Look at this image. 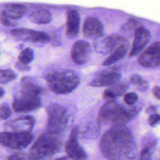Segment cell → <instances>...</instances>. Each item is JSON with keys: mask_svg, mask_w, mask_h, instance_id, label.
I'll return each instance as SVG.
<instances>
[{"mask_svg": "<svg viewBox=\"0 0 160 160\" xmlns=\"http://www.w3.org/2000/svg\"><path fill=\"white\" fill-rule=\"evenodd\" d=\"M134 146L132 134L124 125L111 126L102 136L99 142L102 154L109 160H121Z\"/></svg>", "mask_w": 160, "mask_h": 160, "instance_id": "1", "label": "cell"}, {"mask_svg": "<svg viewBox=\"0 0 160 160\" xmlns=\"http://www.w3.org/2000/svg\"><path fill=\"white\" fill-rule=\"evenodd\" d=\"M139 111L137 107L126 108L114 100L108 101L99 110L98 121L111 126L125 125Z\"/></svg>", "mask_w": 160, "mask_h": 160, "instance_id": "2", "label": "cell"}, {"mask_svg": "<svg viewBox=\"0 0 160 160\" xmlns=\"http://www.w3.org/2000/svg\"><path fill=\"white\" fill-rule=\"evenodd\" d=\"M49 89L56 94H66L79 84V77L74 71L65 69L52 72L46 78Z\"/></svg>", "mask_w": 160, "mask_h": 160, "instance_id": "3", "label": "cell"}, {"mask_svg": "<svg viewBox=\"0 0 160 160\" xmlns=\"http://www.w3.org/2000/svg\"><path fill=\"white\" fill-rule=\"evenodd\" d=\"M61 146L60 134L46 132L41 134L30 149V158L38 160L56 153Z\"/></svg>", "mask_w": 160, "mask_h": 160, "instance_id": "4", "label": "cell"}, {"mask_svg": "<svg viewBox=\"0 0 160 160\" xmlns=\"http://www.w3.org/2000/svg\"><path fill=\"white\" fill-rule=\"evenodd\" d=\"M47 131L60 134L66 129L68 123L66 109L62 105L52 104L47 108Z\"/></svg>", "mask_w": 160, "mask_h": 160, "instance_id": "5", "label": "cell"}, {"mask_svg": "<svg viewBox=\"0 0 160 160\" xmlns=\"http://www.w3.org/2000/svg\"><path fill=\"white\" fill-rule=\"evenodd\" d=\"M33 138L30 132L5 131L0 133V144L12 149H21L27 147Z\"/></svg>", "mask_w": 160, "mask_h": 160, "instance_id": "6", "label": "cell"}, {"mask_svg": "<svg viewBox=\"0 0 160 160\" xmlns=\"http://www.w3.org/2000/svg\"><path fill=\"white\" fill-rule=\"evenodd\" d=\"M40 96L21 92L16 95L12 102L14 111L18 113H26L40 107Z\"/></svg>", "mask_w": 160, "mask_h": 160, "instance_id": "7", "label": "cell"}, {"mask_svg": "<svg viewBox=\"0 0 160 160\" xmlns=\"http://www.w3.org/2000/svg\"><path fill=\"white\" fill-rule=\"evenodd\" d=\"M118 71L119 69L116 66L99 71L94 75L89 82V85L93 87L111 86L116 83L121 78V74Z\"/></svg>", "mask_w": 160, "mask_h": 160, "instance_id": "8", "label": "cell"}, {"mask_svg": "<svg viewBox=\"0 0 160 160\" xmlns=\"http://www.w3.org/2000/svg\"><path fill=\"white\" fill-rule=\"evenodd\" d=\"M138 63L144 68H155L160 65V42L151 44L139 56Z\"/></svg>", "mask_w": 160, "mask_h": 160, "instance_id": "9", "label": "cell"}, {"mask_svg": "<svg viewBox=\"0 0 160 160\" xmlns=\"http://www.w3.org/2000/svg\"><path fill=\"white\" fill-rule=\"evenodd\" d=\"M126 41H127L124 38L113 34L96 41L94 43V48L96 52L106 55L112 52L119 45Z\"/></svg>", "mask_w": 160, "mask_h": 160, "instance_id": "10", "label": "cell"}, {"mask_svg": "<svg viewBox=\"0 0 160 160\" xmlns=\"http://www.w3.org/2000/svg\"><path fill=\"white\" fill-rule=\"evenodd\" d=\"M78 128L74 126L70 132L69 139L65 146V151L67 154L73 160H84L86 154L78 141Z\"/></svg>", "mask_w": 160, "mask_h": 160, "instance_id": "11", "label": "cell"}, {"mask_svg": "<svg viewBox=\"0 0 160 160\" xmlns=\"http://www.w3.org/2000/svg\"><path fill=\"white\" fill-rule=\"evenodd\" d=\"M11 34L18 39L33 42H47L50 41L49 36L42 31H37L26 28L14 29Z\"/></svg>", "mask_w": 160, "mask_h": 160, "instance_id": "12", "label": "cell"}, {"mask_svg": "<svg viewBox=\"0 0 160 160\" xmlns=\"http://www.w3.org/2000/svg\"><path fill=\"white\" fill-rule=\"evenodd\" d=\"M92 52L90 44L82 40L76 41L72 45L71 57L76 64H82L89 59Z\"/></svg>", "mask_w": 160, "mask_h": 160, "instance_id": "13", "label": "cell"}, {"mask_svg": "<svg viewBox=\"0 0 160 160\" xmlns=\"http://www.w3.org/2000/svg\"><path fill=\"white\" fill-rule=\"evenodd\" d=\"M149 32L143 27L138 28L134 31V39L129 54V57H134L141 52L149 42Z\"/></svg>", "mask_w": 160, "mask_h": 160, "instance_id": "14", "label": "cell"}, {"mask_svg": "<svg viewBox=\"0 0 160 160\" xmlns=\"http://www.w3.org/2000/svg\"><path fill=\"white\" fill-rule=\"evenodd\" d=\"M35 120L33 117L26 116L9 121L5 124V128L10 132H30L33 128Z\"/></svg>", "mask_w": 160, "mask_h": 160, "instance_id": "15", "label": "cell"}, {"mask_svg": "<svg viewBox=\"0 0 160 160\" xmlns=\"http://www.w3.org/2000/svg\"><path fill=\"white\" fill-rule=\"evenodd\" d=\"M82 31L86 37L90 39H98L102 36L104 28L98 18L89 17L84 22Z\"/></svg>", "mask_w": 160, "mask_h": 160, "instance_id": "16", "label": "cell"}, {"mask_svg": "<svg viewBox=\"0 0 160 160\" xmlns=\"http://www.w3.org/2000/svg\"><path fill=\"white\" fill-rule=\"evenodd\" d=\"M80 24L79 13L75 9H69L67 12L66 32V34L68 38H75L78 32Z\"/></svg>", "mask_w": 160, "mask_h": 160, "instance_id": "17", "label": "cell"}, {"mask_svg": "<svg viewBox=\"0 0 160 160\" xmlns=\"http://www.w3.org/2000/svg\"><path fill=\"white\" fill-rule=\"evenodd\" d=\"M28 17L31 22L39 24H48L52 20L51 12L48 9L42 8H36L29 10Z\"/></svg>", "mask_w": 160, "mask_h": 160, "instance_id": "18", "label": "cell"}, {"mask_svg": "<svg viewBox=\"0 0 160 160\" xmlns=\"http://www.w3.org/2000/svg\"><path fill=\"white\" fill-rule=\"evenodd\" d=\"M21 92L41 96L44 91L43 88L39 86L34 78L31 77H24L22 78Z\"/></svg>", "mask_w": 160, "mask_h": 160, "instance_id": "19", "label": "cell"}, {"mask_svg": "<svg viewBox=\"0 0 160 160\" xmlns=\"http://www.w3.org/2000/svg\"><path fill=\"white\" fill-rule=\"evenodd\" d=\"M128 88V85L125 82H116L107 88L104 91L102 96L108 101L114 100V98L123 95Z\"/></svg>", "mask_w": 160, "mask_h": 160, "instance_id": "20", "label": "cell"}, {"mask_svg": "<svg viewBox=\"0 0 160 160\" xmlns=\"http://www.w3.org/2000/svg\"><path fill=\"white\" fill-rule=\"evenodd\" d=\"M27 11L28 9L24 5L11 4L7 5L1 12L7 18L11 20H14L22 18Z\"/></svg>", "mask_w": 160, "mask_h": 160, "instance_id": "21", "label": "cell"}, {"mask_svg": "<svg viewBox=\"0 0 160 160\" xmlns=\"http://www.w3.org/2000/svg\"><path fill=\"white\" fill-rule=\"evenodd\" d=\"M129 49L128 41H126L116 48L102 62L103 66H110L124 57Z\"/></svg>", "mask_w": 160, "mask_h": 160, "instance_id": "22", "label": "cell"}, {"mask_svg": "<svg viewBox=\"0 0 160 160\" xmlns=\"http://www.w3.org/2000/svg\"><path fill=\"white\" fill-rule=\"evenodd\" d=\"M130 82L132 84L135 86L138 90L141 91L147 90L149 87L148 82L139 74L132 75L130 78Z\"/></svg>", "mask_w": 160, "mask_h": 160, "instance_id": "23", "label": "cell"}, {"mask_svg": "<svg viewBox=\"0 0 160 160\" xmlns=\"http://www.w3.org/2000/svg\"><path fill=\"white\" fill-rule=\"evenodd\" d=\"M34 59L33 50L29 48H26L21 51L18 56L19 62L28 65Z\"/></svg>", "mask_w": 160, "mask_h": 160, "instance_id": "24", "label": "cell"}, {"mask_svg": "<svg viewBox=\"0 0 160 160\" xmlns=\"http://www.w3.org/2000/svg\"><path fill=\"white\" fill-rule=\"evenodd\" d=\"M17 74L11 69H0V84L8 83L16 79Z\"/></svg>", "mask_w": 160, "mask_h": 160, "instance_id": "25", "label": "cell"}, {"mask_svg": "<svg viewBox=\"0 0 160 160\" xmlns=\"http://www.w3.org/2000/svg\"><path fill=\"white\" fill-rule=\"evenodd\" d=\"M139 22L137 20L131 18L122 26L121 29L124 32L131 31L133 30L136 31L138 28L141 27L139 26Z\"/></svg>", "mask_w": 160, "mask_h": 160, "instance_id": "26", "label": "cell"}, {"mask_svg": "<svg viewBox=\"0 0 160 160\" xmlns=\"http://www.w3.org/2000/svg\"><path fill=\"white\" fill-rule=\"evenodd\" d=\"M11 115V111L7 104H0V119H6Z\"/></svg>", "mask_w": 160, "mask_h": 160, "instance_id": "27", "label": "cell"}, {"mask_svg": "<svg viewBox=\"0 0 160 160\" xmlns=\"http://www.w3.org/2000/svg\"><path fill=\"white\" fill-rule=\"evenodd\" d=\"M124 101L125 104L129 106H132L138 100V96L134 92H128L124 96Z\"/></svg>", "mask_w": 160, "mask_h": 160, "instance_id": "28", "label": "cell"}, {"mask_svg": "<svg viewBox=\"0 0 160 160\" xmlns=\"http://www.w3.org/2000/svg\"><path fill=\"white\" fill-rule=\"evenodd\" d=\"M156 139L152 135H146L142 139V144L144 145L143 148H147L149 149L150 147L153 146L155 144Z\"/></svg>", "mask_w": 160, "mask_h": 160, "instance_id": "29", "label": "cell"}, {"mask_svg": "<svg viewBox=\"0 0 160 160\" xmlns=\"http://www.w3.org/2000/svg\"><path fill=\"white\" fill-rule=\"evenodd\" d=\"M0 21L5 26H15V24H16V22L13 21V20H11L9 18H7L2 12L0 14Z\"/></svg>", "mask_w": 160, "mask_h": 160, "instance_id": "30", "label": "cell"}, {"mask_svg": "<svg viewBox=\"0 0 160 160\" xmlns=\"http://www.w3.org/2000/svg\"><path fill=\"white\" fill-rule=\"evenodd\" d=\"M151 153L149 149L143 148L140 152L139 160H150Z\"/></svg>", "mask_w": 160, "mask_h": 160, "instance_id": "31", "label": "cell"}, {"mask_svg": "<svg viewBox=\"0 0 160 160\" xmlns=\"http://www.w3.org/2000/svg\"><path fill=\"white\" fill-rule=\"evenodd\" d=\"M160 121V115L158 114H153L149 116L148 118V123L151 126H154Z\"/></svg>", "mask_w": 160, "mask_h": 160, "instance_id": "32", "label": "cell"}, {"mask_svg": "<svg viewBox=\"0 0 160 160\" xmlns=\"http://www.w3.org/2000/svg\"><path fill=\"white\" fill-rule=\"evenodd\" d=\"M15 67L17 69H18L19 71H23V72H25V71H28L30 70L31 68L29 65H26V64H24L20 62H18L16 63V65H15Z\"/></svg>", "mask_w": 160, "mask_h": 160, "instance_id": "33", "label": "cell"}, {"mask_svg": "<svg viewBox=\"0 0 160 160\" xmlns=\"http://www.w3.org/2000/svg\"><path fill=\"white\" fill-rule=\"evenodd\" d=\"M7 160H32L30 158H28L22 154H13L8 158Z\"/></svg>", "mask_w": 160, "mask_h": 160, "instance_id": "34", "label": "cell"}, {"mask_svg": "<svg viewBox=\"0 0 160 160\" xmlns=\"http://www.w3.org/2000/svg\"><path fill=\"white\" fill-rule=\"evenodd\" d=\"M121 160H136V155L134 153V149L126 155Z\"/></svg>", "mask_w": 160, "mask_h": 160, "instance_id": "35", "label": "cell"}, {"mask_svg": "<svg viewBox=\"0 0 160 160\" xmlns=\"http://www.w3.org/2000/svg\"><path fill=\"white\" fill-rule=\"evenodd\" d=\"M152 93L154 97L157 99H160V86H156L152 90Z\"/></svg>", "mask_w": 160, "mask_h": 160, "instance_id": "36", "label": "cell"}, {"mask_svg": "<svg viewBox=\"0 0 160 160\" xmlns=\"http://www.w3.org/2000/svg\"><path fill=\"white\" fill-rule=\"evenodd\" d=\"M155 111H156L155 108L154 106H149L146 109V112L149 114H151V115L153 114H155Z\"/></svg>", "mask_w": 160, "mask_h": 160, "instance_id": "37", "label": "cell"}, {"mask_svg": "<svg viewBox=\"0 0 160 160\" xmlns=\"http://www.w3.org/2000/svg\"><path fill=\"white\" fill-rule=\"evenodd\" d=\"M4 89H3L2 88H0V98L2 97V96L4 95Z\"/></svg>", "mask_w": 160, "mask_h": 160, "instance_id": "38", "label": "cell"}, {"mask_svg": "<svg viewBox=\"0 0 160 160\" xmlns=\"http://www.w3.org/2000/svg\"><path fill=\"white\" fill-rule=\"evenodd\" d=\"M56 160H68V159H66V158H59V159H58Z\"/></svg>", "mask_w": 160, "mask_h": 160, "instance_id": "39", "label": "cell"}]
</instances>
